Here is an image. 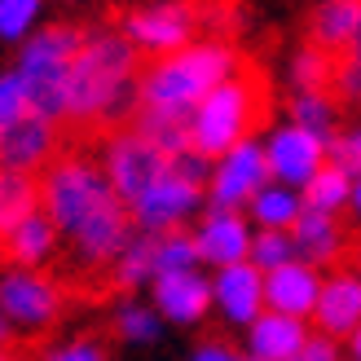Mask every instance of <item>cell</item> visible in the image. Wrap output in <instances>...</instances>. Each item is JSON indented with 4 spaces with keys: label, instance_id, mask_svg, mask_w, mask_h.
Instances as JSON below:
<instances>
[{
    "label": "cell",
    "instance_id": "cell-15",
    "mask_svg": "<svg viewBox=\"0 0 361 361\" xmlns=\"http://www.w3.org/2000/svg\"><path fill=\"white\" fill-rule=\"evenodd\" d=\"M317 317V331L326 339H348L357 335V317H361V282L353 269H335L331 278H322L317 286V300H313V313Z\"/></svg>",
    "mask_w": 361,
    "mask_h": 361
},
{
    "label": "cell",
    "instance_id": "cell-2",
    "mask_svg": "<svg viewBox=\"0 0 361 361\" xmlns=\"http://www.w3.org/2000/svg\"><path fill=\"white\" fill-rule=\"evenodd\" d=\"M238 71V53L225 40H198L154 58V66H146L137 75V106L150 111H172V115H190L198 102L221 80H229Z\"/></svg>",
    "mask_w": 361,
    "mask_h": 361
},
{
    "label": "cell",
    "instance_id": "cell-18",
    "mask_svg": "<svg viewBox=\"0 0 361 361\" xmlns=\"http://www.w3.org/2000/svg\"><path fill=\"white\" fill-rule=\"evenodd\" d=\"M212 300L221 304V313L238 326H251L260 313H264V295H260V274L251 269L247 260L243 264H229L216 274L212 282Z\"/></svg>",
    "mask_w": 361,
    "mask_h": 361
},
{
    "label": "cell",
    "instance_id": "cell-4",
    "mask_svg": "<svg viewBox=\"0 0 361 361\" xmlns=\"http://www.w3.org/2000/svg\"><path fill=\"white\" fill-rule=\"evenodd\" d=\"M80 27L66 23H49L44 31H35L23 40V58H18V84L27 93V115L44 119V123H66V71L71 58L80 49Z\"/></svg>",
    "mask_w": 361,
    "mask_h": 361
},
{
    "label": "cell",
    "instance_id": "cell-19",
    "mask_svg": "<svg viewBox=\"0 0 361 361\" xmlns=\"http://www.w3.org/2000/svg\"><path fill=\"white\" fill-rule=\"evenodd\" d=\"M154 309L168 322H180L190 326L212 309V282L198 274H164L154 278Z\"/></svg>",
    "mask_w": 361,
    "mask_h": 361
},
{
    "label": "cell",
    "instance_id": "cell-30",
    "mask_svg": "<svg viewBox=\"0 0 361 361\" xmlns=\"http://www.w3.org/2000/svg\"><path fill=\"white\" fill-rule=\"evenodd\" d=\"M286 260H295V251H291V238L278 229H260V233H251V243H247V264L256 269V274H274L278 264Z\"/></svg>",
    "mask_w": 361,
    "mask_h": 361
},
{
    "label": "cell",
    "instance_id": "cell-12",
    "mask_svg": "<svg viewBox=\"0 0 361 361\" xmlns=\"http://www.w3.org/2000/svg\"><path fill=\"white\" fill-rule=\"evenodd\" d=\"M264 168H269V180L274 185H286V190H304V180H309L322 164H326V146H322L317 137L291 128V123H282V128L269 133L264 141Z\"/></svg>",
    "mask_w": 361,
    "mask_h": 361
},
{
    "label": "cell",
    "instance_id": "cell-35",
    "mask_svg": "<svg viewBox=\"0 0 361 361\" xmlns=\"http://www.w3.org/2000/svg\"><path fill=\"white\" fill-rule=\"evenodd\" d=\"M27 115V93H23V84H18L13 71H5L0 75V133L9 128V123H18Z\"/></svg>",
    "mask_w": 361,
    "mask_h": 361
},
{
    "label": "cell",
    "instance_id": "cell-9",
    "mask_svg": "<svg viewBox=\"0 0 361 361\" xmlns=\"http://www.w3.org/2000/svg\"><path fill=\"white\" fill-rule=\"evenodd\" d=\"M62 282H53L40 269H9L0 278V313L13 326H27V331H49L62 313Z\"/></svg>",
    "mask_w": 361,
    "mask_h": 361
},
{
    "label": "cell",
    "instance_id": "cell-26",
    "mask_svg": "<svg viewBox=\"0 0 361 361\" xmlns=\"http://www.w3.org/2000/svg\"><path fill=\"white\" fill-rule=\"evenodd\" d=\"M291 128L317 137L322 146L339 133V102L331 93H295L291 97Z\"/></svg>",
    "mask_w": 361,
    "mask_h": 361
},
{
    "label": "cell",
    "instance_id": "cell-14",
    "mask_svg": "<svg viewBox=\"0 0 361 361\" xmlns=\"http://www.w3.org/2000/svg\"><path fill=\"white\" fill-rule=\"evenodd\" d=\"M286 238H291V251H295L300 264H309V269H322V264L344 269V256H348V229H344V221H339V216L300 207L295 225L286 229Z\"/></svg>",
    "mask_w": 361,
    "mask_h": 361
},
{
    "label": "cell",
    "instance_id": "cell-24",
    "mask_svg": "<svg viewBox=\"0 0 361 361\" xmlns=\"http://www.w3.org/2000/svg\"><path fill=\"white\" fill-rule=\"evenodd\" d=\"M150 251H154V233L133 229L128 243L119 247V256L106 269V291H137L141 282H150Z\"/></svg>",
    "mask_w": 361,
    "mask_h": 361
},
{
    "label": "cell",
    "instance_id": "cell-6",
    "mask_svg": "<svg viewBox=\"0 0 361 361\" xmlns=\"http://www.w3.org/2000/svg\"><path fill=\"white\" fill-rule=\"evenodd\" d=\"M102 176L106 185H111V194L119 198L123 207H133L141 194H146L159 176H164L168 159L159 154L154 146H146L133 128H119V133H106L102 141Z\"/></svg>",
    "mask_w": 361,
    "mask_h": 361
},
{
    "label": "cell",
    "instance_id": "cell-7",
    "mask_svg": "<svg viewBox=\"0 0 361 361\" xmlns=\"http://www.w3.org/2000/svg\"><path fill=\"white\" fill-rule=\"evenodd\" d=\"M260 185H269V168H264V150L256 137L229 146L221 159H212V176L203 185V198L216 212H238L247 207V198Z\"/></svg>",
    "mask_w": 361,
    "mask_h": 361
},
{
    "label": "cell",
    "instance_id": "cell-5",
    "mask_svg": "<svg viewBox=\"0 0 361 361\" xmlns=\"http://www.w3.org/2000/svg\"><path fill=\"white\" fill-rule=\"evenodd\" d=\"M35 198H40V212L53 221L58 233H75L97 207L111 203V185L97 168V159L88 154H58L53 164L35 176Z\"/></svg>",
    "mask_w": 361,
    "mask_h": 361
},
{
    "label": "cell",
    "instance_id": "cell-31",
    "mask_svg": "<svg viewBox=\"0 0 361 361\" xmlns=\"http://www.w3.org/2000/svg\"><path fill=\"white\" fill-rule=\"evenodd\" d=\"M331 71H335V58L331 53H322V49H300V58H295V71H291V80H295V93H326L331 88Z\"/></svg>",
    "mask_w": 361,
    "mask_h": 361
},
{
    "label": "cell",
    "instance_id": "cell-25",
    "mask_svg": "<svg viewBox=\"0 0 361 361\" xmlns=\"http://www.w3.org/2000/svg\"><path fill=\"white\" fill-rule=\"evenodd\" d=\"M357 207V180H348L344 172H335L322 164L309 180H304V190H300V207H309V212H326V216H339L344 207Z\"/></svg>",
    "mask_w": 361,
    "mask_h": 361
},
{
    "label": "cell",
    "instance_id": "cell-13",
    "mask_svg": "<svg viewBox=\"0 0 361 361\" xmlns=\"http://www.w3.org/2000/svg\"><path fill=\"white\" fill-rule=\"evenodd\" d=\"M58 128L35 115H23L0 133V172L13 176H40L53 159H58Z\"/></svg>",
    "mask_w": 361,
    "mask_h": 361
},
{
    "label": "cell",
    "instance_id": "cell-34",
    "mask_svg": "<svg viewBox=\"0 0 361 361\" xmlns=\"http://www.w3.org/2000/svg\"><path fill=\"white\" fill-rule=\"evenodd\" d=\"M115 331L123 339H137V344H154L159 339V317L150 309H141V304H123L115 313Z\"/></svg>",
    "mask_w": 361,
    "mask_h": 361
},
{
    "label": "cell",
    "instance_id": "cell-22",
    "mask_svg": "<svg viewBox=\"0 0 361 361\" xmlns=\"http://www.w3.org/2000/svg\"><path fill=\"white\" fill-rule=\"evenodd\" d=\"M357 35H361V5L357 0H326L313 13V49L331 53V58L353 53Z\"/></svg>",
    "mask_w": 361,
    "mask_h": 361
},
{
    "label": "cell",
    "instance_id": "cell-23",
    "mask_svg": "<svg viewBox=\"0 0 361 361\" xmlns=\"http://www.w3.org/2000/svg\"><path fill=\"white\" fill-rule=\"evenodd\" d=\"M128 128L154 146L164 159H176L180 150H190V115H172V111H150V106H137V115Z\"/></svg>",
    "mask_w": 361,
    "mask_h": 361
},
{
    "label": "cell",
    "instance_id": "cell-11",
    "mask_svg": "<svg viewBox=\"0 0 361 361\" xmlns=\"http://www.w3.org/2000/svg\"><path fill=\"white\" fill-rule=\"evenodd\" d=\"M128 233H133L128 207H123L119 198H111V203L97 207L75 233H71V247H75V264L84 269V274H106V269H111V260L119 256V247L128 243ZM102 282H106V278H102Z\"/></svg>",
    "mask_w": 361,
    "mask_h": 361
},
{
    "label": "cell",
    "instance_id": "cell-1",
    "mask_svg": "<svg viewBox=\"0 0 361 361\" xmlns=\"http://www.w3.org/2000/svg\"><path fill=\"white\" fill-rule=\"evenodd\" d=\"M137 49L119 31H84L66 71V123L119 133L137 115Z\"/></svg>",
    "mask_w": 361,
    "mask_h": 361
},
{
    "label": "cell",
    "instance_id": "cell-10",
    "mask_svg": "<svg viewBox=\"0 0 361 361\" xmlns=\"http://www.w3.org/2000/svg\"><path fill=\"white\" fill-rule=\"evenodd\" d=\"M198 207H203V190L190 185V180H180L172 168H164V176L128 207V221L141 233H168V229L185 225Z\"/></svg>",
    "mask_w": 361,
    "mask_h": 361
},
{
    "label": "cell",
    "instance_id": "cell-32",
    "mask_svg": "<svg viewBox=\"0 0 361 361\" xmlns=\"http://www.w3.org/2000/svg\"><path fill=\"white\" fill-rule=\"evenodd\" d=\"M44 0H0V40H27L40 23Z\"/></svg>",
    "mask_w": 361,
    "mask_h": 361
},
{
    "label": "cell",
    "instance_id": "cell-33",
    "mask_svg": "<svg viewBox=\"0 0 361 361\" xmlns=\"http://www.w3.org/2000/svg\"><path fill=\"white\" fill-rule=\"evenodd\" d=\"M326 168H335L348 180H357V172H361V133L357 128H339L326 141Z\"/></svg>",
    "mask_w": 361,
    "mask_h": 361
},
{
    "label": "cell",
    "instance_id": "cell-21",
    "mask_svg": "<svg viewBox=\"0 0 361 361\" xmlns=\"http://www.w3.org/2000/svg\"><path fill=\"white\" fill-rule=\"evenodd\" d=\"M304 339H309V326L300 317H282V313H260L251 322V361H291Z\"/></svg>",
    "mask_w": 361,
    "mask_h": 361
},
{
    "label": "cell",
    "instance_id": "cell-40",
    "mask_svg": "<svg viewBox=\"0 0 361 361\" xmlns=\"http://www.w3.org/2000/svg\"><path fill=\"white\" fill-rule=\"evenodd\" d=\"M0 361H18V357H13V353H9V348H0Z\"/></svg>",
    "mask_w": 361,
    "mask_h": 361
},
{
    "label": "cell",
    "instance_id": "cell-8",
    "mask_svg": "<svg viewBox=\"0 0 361 361\" xmlns=\"http://www.w3.org/2000/svg\"><path fill=\"white\" fill-rule=\"evenodd\" d=\"M198 31V13L185 0H164V5H146L133 9L123 18V40H128L137 53H154V58H168V53L194 44Z\"/></svg>",
    "mask_w": 361,
    "mask_h": 361
},
{
    "label": "cell",
    "instance_id": "cell-38",
    "mask_svg": "<svg viewBox=\"0 0 361 361\" xmlns=\"http://www.w3.org/2000/svg\"><path fill=\"white\" fill-rule=\"evenodd\" d=\"M194 361H243V353L216 339V344H203V348H198V353H194Z\"/></svg>",
    "mask_w": 361,
    "mask_h": 361
},
{
    "label": "cell",
    "instance_id": "cell-37",
    "mask_svg": "<svg viewBox=\"0 0 361 361\" xmlns=\"http://www.w3.org/2000/svg\"><path fill=\"white\" fill-rule=\"evenodd\" d=\"M291 361H339V344H335V339H326V335H322V339H304V348L291 357Z\"/></svg>",
    "mask_w": 361,
    "mask_h": 361
},
{
    "label": "cell",
    "instance_id": "cell-29",
    "mask_svg": "<svg viewBox=\"0 0 361 361\" xmlns=\"http://www.w3.org/2000/svg\"><path fill=\"white\" fill-rule=\"evenodd\" d=\"M35 207H40V198H35V176L0 172V233H9Z\"/></svg>",
    "mask_w": 361,
    "mask_h": 361
},
{
    "label": "cell",
    "instance_id": "cell-17",
    "mask_svg": "<svg viewBox=\"0 0 361 361\" xmlns=\"http://www.w3.org/2000/svg\"><path fill=\"white\" fill-rule=\"evenodd\" d=\"M317 269L300 264V260H286L278 264L274 274H260V295H264V309L269 313H282V317H309L313 313V300H317Z\"/></svg>",
    "mask_w": 361,
    "mask_h": 361
},
{
    "label": "cell",
    "instance_id": "cell-16",
    "mask_svg": "<svg viewBox=\"0 0 361 361\" xmlns=\"http://www.w3.org/2000/svg\"><path fill=\"white\" fill-rule=\"evenodd\" d=\"M194 251H198V264H216V269H229V264H243L247 260V243H251V229L243 221V212H216L207 207V216L198 221V229L190 233Z\"/></svg>",
    "mask_w": 361,
    "mask_h": 361
},
{
    "label": "cell",
    "instance_id": "cell-27",
    "mask_svg": "<svg viewBox=\"0 0 361 361\" xmlns=\"http://www.w3.org/2000/svg\"><path fill=\"white\" fill-rule=\"evenodd\" d=\"M247 212H251V221H256L260 229H278V233H286V229L295 225V216H300V194L269 180V185H260L256 194L247 198Z\"/></svg>",
    "mask_w": 361,
    "mask_h": 361
},
{
    "label": "cell",
    "instance_id": "cell-28",
    "mask_svg": "<svg viewBox=\"0 0 361 361\" xmlns=\"http://www.w3.org/2000/svg\"><path fill=\"white\" fill-rule=\"evenodd\" d=\"M150 274H154V278H164V274H198V251H194V238H190L185 229L154 233Z\"/></svg>",
    "mask_w": 361,
    "mask_h": 361
},
{
    "label": "cell",
    "instance_id": "cell-39",
    "mask_svg": "<svg viewBox=\"0 0 361 361\" xmlns=\"http://www.w3.org/2000/svg\"><path fill=\"white\" fill-rule=\"evenodd\" d=\"M9 339H13V331H9V322H5V313H0V348H9Z\"/></svg>",
    "mask_w": 361,
    "mask_h": 361
},
{
    "label": "cell",
    "instance_id": "cell-3",
    "mask_svg": "<svg viewBox=\"0 0 361 361\" xmlns=\"http://www.w3.org/2000/svg\"><path fill=\"white\" fill-rule=\"evenodd\" d=\"M269 115V88L256 71H233L229 80H221L190 111V150L203 159H221L229 146L247 141Z\"/></svg>",
    "mask_w": 361,
    "mask_h": 361
},
{
    "label": "cell",
    "instance_id": "cell-20",
    "mask_svg": "<svg viewBox=\"0 0 361 361\" xmlns=\"http://www.w3.org/2000/svg\"><path fill=\"white\" fill-rule=\"evenodd\" d=\"M53 251H58V229H53V221L40 207L31 216H23L9 233H0V256L18 269H40Z\"/></svg>",
    "mask_w": 361,
    "mask_h": 361
},
{
    "label": "cell",
    "instance_id": "cell-36",
    "mask_svg": "<svg viewBox=\"0 0 361 361\" xmlns=\"http://www.w3.org/2000/svg\"><path fill=\"white\" fill-rule=\"evenodd\" d=\"M49 361H106V344L97 335H80V339H71L66 348H58Z\"/></svg>",
    "mask_w": 361,
    "mask_h": 361
}]
</instances>
